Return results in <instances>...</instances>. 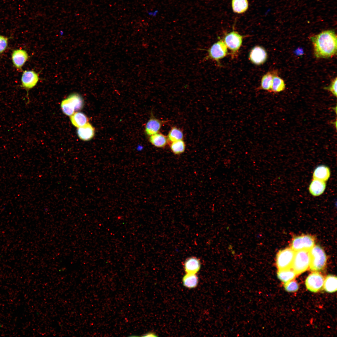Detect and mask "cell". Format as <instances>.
Wrapping results in <instances>:
<instances>
[{"label": "cell", "instance_id": "17", "mask_svg": "<svg viewBox=\"0 0 337 337\" xmlns=\"http://www.w3.org/2000/svg\"><path fill=\"white\" fill-rule=\"evenodd\" d=\"M330 172L328 167L324 165H320L314 169L313 173V179L326 182L330 177Z\"/></svg>", "mask_w": 337, "mask_h": 337}, {"label": "cell", "instance_id": "30", "mask_svg": "<svg viewBox=\"0 0 337 337\" xmlns=\"http://www.w3.org/2000/svg\"><path fill=\"white\" fill-rule=\"evenodd\" d=\"M8 44V38L0 35V54L3 53L7 49Z\"/></svg>", "mask_w": 337, "mask_h": 337}, {"label": "cell", "instance_id": "28", "mask_svg": "<svg viewBox=\"0 0 337 337\" xmlns=\"http://www.w3.org/2000/svg\"><path fill=\"white\" fill-rule=\"evenodd\" d=\"M284 287L285 290L288 292H294L299 289L298 283L295 281H290L285 282Z\"/></svg>", "mask_w": 337, "mask_h": 337}, {"label": "cell", "instance_id": "31", "mask_svg": "<svg viewBox=\"0 0 337 337\" xmlns=\"http://www.w3.org/2000/svg\"><path fill=\"white\" fill-rule=\"evenodd\" d=\"M144 337H156L157 335L154 332H149L147 333L142 336Z\"/></svg>", "mask_w": 337, "mask_h": 337}, {"label": "cell", "instance_id": "8", "mask_svg": "<svg viewBox=\"0 0 337 337\" xmlns=\"http://www.w3.org/2000/svg\"><path fill=\"white\" fill-rule=\"evenodd\" d=\"M324 280V277L321 274L315 271L309 274L306 278L305 286L309 291L317 292L323 287Z\"/></svg>", "mask_w": 337, "mask_h": 337}, {"label": "cell", "instance_id": "15", "mask_svg": "<svg viewBox=\"0 0 337 337\" xmlns=\"http://www.w3.org/2000/svg\"><path fill=\"white\" fill-rule=\"evenodd\" d=\"M162 125V121L154 117L151 118L145 126V133L150 136L159 132Z\"/></svg>", "mask_w": 337, "mask_h": 337}, {"label": "cell", "instance_id": "16", "mask_svg": "<svg viewBox=\"0 0 337 337\" xmlns=\"http://www.w3.org/2000/svg\"><path fill=\"white\" fill-rule=\"evenodd\" d=\"M326 187L325 182L313 179L310 184L309 190L312 195L318 196L324 193Z\"/></svg>", "mask_w": 337, "mask_h": 337}, {"label": "cell", "instance_id": "29", "mask_svg": "<svg viewBox=\"0 0 337 337\" xmlns=\"http://www.w3.org/2000/svg\"><path fill=\"white\" fill-rule=\"evenodd\" d=\"M337 77H335L332 80L329 86L324 88L325 89L330 91L336 97L337 95Z\"/></svg>", "mask_w": 337, "mask_h": 337}, {"label": "cell", "instance_id": "11", "mask_svg": "<svg viewBox=\"0 0 337 337\" xmlns=\"http://www.w3.org/2000/svg\"><path fill=\"white\" fill-rule=\"evenodd\" d=\"M28 55L23 49H17L13 51L11 59L14 66L17 70H21L22 67L28 60Z\"/></svg>", "mask_w": 337, "mask_h": 337}, {"label": "cell", "instance_id": "7", "mask_svg": "<svg viewBox=\"0 0 337 337\" xmlns=\"http://www.w3.org/2000/svg\"><path fill=\"white\" fill-rule=\"evenodd\" d=\"M313 237L309 235H304L295 237L292 240L291 248L295 251L305 250L309 251L315 244Z\"/></svg>", "mask_w": 337, "mask_h": 337}, {"label": "cell", "instance_id": "5", "mask_svg": "<svg viewBox=\"0 0 337 337\" xmlns=\"http://www.w3.org/2000/svg\"><path fill=\"white\" fill-rule=\"evenodd\" d=\"M295 252L291 248L278 252L276 257V265L278 270L291 268Z\"/></svg>", "mask_w": 337, "mask_h": 337}, {"label": "cell", "instance_id": "22", "mask_svg": "<svg viewBox=\"0 0 337 337\" xmlns=\"http://www.w3.org/2000/svg\"><path fill=\"white\" fill-rule=\"evenodd\" d=\"M276 72L269 71L262 77L260 89L270 92L272 83L273 77Z\"/></svg>", "mask_w": 337, "mask_h": 337}, {"label": "cell", "instance_id": "24", "mask_svg": "<svg viewBox=\"0 0 337 337\" xmlns=\"http://www.w3.org/2000/svg\"><path fill=\"white\" fill-rule=\"evenodd\" d=\"M232 6L234 12L241 14L248 9V0H232Z\"/></svg>", "mask_w": 337, "mask_h": 337}, {"label": "cell", "instance_id": "12", "mask_svg": "<svg viewBox=\"0 0 337 337\" xmlns=\"http://www.w3.org/2000/svg\"><path fill=\"white\" fill-rule=\"evenodd\" d=\"M63 101L69 109L74 112L81 110L84 105L83 98L76 93L71 94Z\"/></svg>", "mask_w": 337, "mask_h": 337}, {"label": "cell", "instance_id": "3", "mask_svg": "<svg viewBox=\"0 0 337 337\" xmlns=\"http://www.w3.org/2000/svg\"><path fill=\"white\" fill-rule=\"evenodd\" d=\"M310 263L309 251L302 250L295 251L291 268L296 275H299L308 269Z\"/></svg>", "mask_w": 337, "mask_h": 337}, {"label": "cell", "instance_id": "6", "mask_svg": "<svg viewBox=\"0 0 337 337\" xmlns=\"http://www.w3.org/2000/svg\"><path fill=\"white\" fill-rule=\"evenodd\" d=\"M243 38L242 36L234 31L225 36L223 40L227 48L230 50L232 56H235L240 48Z\"/></svg>", "mask_w": 337, "mask_h": 337}, {"label": "cell", "instance_id": "10", "mask_svg": "<svg viewBox=\"0 0 337 337\" xmlns=\"http://www.w3.org/2000/svg\"><path fill=\"white\" fill-rule=\"evenodd\" d=\"M267 57V53L265 49L258 45L252 48L249 55L250 61L256 65L263 64L266 60Z\"/></svg>", "mask_w": 337, "mask_h": 337}, {"label": "cell", "instance_id": "20", "mask_svg": "<svg viewBox=\"0 0 337 337\" xmlns=\"http://www.w3.org/2000/svg\"><path fill=\"white\" fill-rule=\"evenodd\" d=\"M149 140L150 143L155 146L163 148L167 144L168 139L165 136L158 132L150 136Z\"/></svg>", "mask_w": 337, "mask_h": 337}, {"label": "cell", "instance_id": "27", "mask_svg": "<svg viewBox=\"0 0 337 337\" xmlns=\"http://www.w3.org/2000/svg\"><path fill=\"white\" fill-rule=\"evenodd\" d=\"M170 148L172 152L175 154L179 155L183 153L185 149V144L183 140L172 142Z\"/></svg>", "mask_w": 337, "mask_h": 337}, {"label": "cell", "instance_id": "14", "mask_svg": "<svg viewBox=\"0 0 337 337\" xmlns=\"http://www.w3.org/2000/svg\"><path fill=\"white\" fill-rule=\"evenodd\" d=\"M200 267L199 260L194 257L187 258L184 264V269L187 273L196 274L199 271Z\"/></svg>", "mask_w": 337, "mask_h": 337}, {"label": "cell", "instance_id": "9", "mask_svg": "<svg viewBox=\"0 0 337 337\" xmlns=\"http://www.w3.org/2000/svg\"><path fill=\"white\" fill-rule=\"evenodd\" d=\"M39 80L38 74L33 70L23 71L21 78V87L27 91L34 87Z\"/></svg>", "mask_w": 337, "mask_h": 337}, {"label": "cell", "instance_id": "32", "mask_svg": "<svg viewBox=\"0 0 337 337\" xmlns=\"http://www.w3.org/2000/svg\"><path fill=\"white\" fill-rule=\"evenodd\" d=\"M158 13V11H149L148 12V14L150 16H155Z\"/></svg>", "mask_w": 337, "mask_h": 337}, {"label": "cell", "instance_id": "23", "mask_svg": "<svg viewBox=\"0 0 337 337\" xmlns=\"http://www.w3.org/2000/svg\"><path fill=\"white\" fill-rule=\"evenodd\" d=\"M296 276V273L291 268L279 270L277 272L278 278L285 283L293 280Z\"/></svg>", "mask_w": 337, "mask_h": 337}, {"label": "cell", "instance_id": "21", "mask_svg": "<svg viewBox=\"0 0 337 337\" xmlns=\"http://www.w3.org/2000/svg\"><path fill=\"white\" fill-rule=\"evenodd\" d=\"M198 278L196 274L186 273L182 278L183 285L188 289L196 288L198 283Z\"/></svg>", "mask_w": 337, "mask_h": 337}, {"label": "cell", "instance_id": "13", "mask_svg": "<svg viewBox=\"0 0 337 337\" xmlns=\"http://www.w3.org/2000/svg\"><path fill=\"white\" fill-rule=\"evenodd\" d=\"M77 133L78 136L81 139L87 141L90 140L94 137L95 129L93 126L88 122L84 126L78 128Z\"/></svg>", "mask_w": 337, "mask_h": 337}, {"label": "cell", "instance_id": "25", "mask_svg": "<svg viewBox=\"0 0 337 337\" xmlns=\"http://www.w3.org/2000/svg\"><path fill=\"white\" fill-rule=\"evenodd\" d=\"M285 88V84L283 80L275 74L273 77L270 92H279L284 90Z\"/></svg>", "mask_w": 337, "mask_h": 337}, {"label": "cell", "instance_id": "18", "mask_svg": "<svg viewBox=\"0 0 337 337\" xmlns=\"http://www.w3.org/2000/svg\"><path fill=\"white\" fill-rule=\"evenodd\" d=\"M70 119L72 124L77 128L82 126L89 122L87 116L81 112L74 113L70 116Z\"/></svg>", "mask_w": 337, "mask_h": 337}, {"label": "cell", "instance_id": "19", "mask_svg": "<svg viewBox=\"0 0 337 337\" xmlns=\"http://www.w3.org/2000/svg\"><path fill=\"white\" fill-rule=\"evenodd\" d=\"M324 290L329 293H333L337 290L336 276L332 275H327L324 280L323 286Z\"/></svg>", "mask_w": 337, "mask_h": 337}, {"label": "cell", "instance_id": "4", "mask_svg": "<svg viewBox=\"0 0 337 337\" xmlns=\"http://www.w3.org/2000/svg\"><path fill=\"white\" fill-rule=\"evenodd\" d=\"M208 55L204 60L211 59L219 64V60L228 54L227 48L223 39H220L214 43L207 50Z\"/></svg>", "mask_w": 337, "mask_h": 337}, {"label": "cell", "instance_id": "26", "mask_svg": "<svg viewBox=\"0 0 337 337\" xmlns=\"http://www.w3.org/2000/svg\"><path fill=\"white\" fill-rule=\"evenodd\" d=\"M183 135L182 131L175 127H173L169 131L167 138L171 142L182 140Z\"/></svg>", "mask_w": 337, "mask_h": 337}, {"label": "cell", "instance_id": "1", "mask_svg": "<svg viewBox=\"0 0 337 337\" xmlns=\"http://www.w3.org/2000/svg\"><path fill=\"white\" fill-rule=\"evenodd\" d=\"M315 56L317 58H328L336 54V35L333 30L324 31L310 37Z\"/></svg>", "mask_w": 337, "mask_h": 337}, {"label": "cell", "instance_id": "2", "mask_svg": "<svg viewBox=\"0 0 337 337\" xmlns=\"http://www.w3.org/2000/svg\"><path fill=\"white\" fill-rule=\"evenodd\" d=\"M309 253L310 270L317 271L323 270L327 262V257L323 249L319 246H314L309 251Z\"/></svg>", "mask_w": 337, "mask_h": 337}]
</instances>
